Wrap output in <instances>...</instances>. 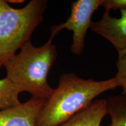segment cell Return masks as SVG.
I'll list each match as a JSON object with an SVG mask.
<instances>
[{"instance_id":"obj_1","label":"cell","mask_w":126,"mask_h":126,"mask_svg":"<svg viewBox=\"0 0 126 126\" xmlns=\"http://www.w3.org/2000/svg\"><path fill=\"white\" fill-rule=\"evenodd\" d=\"M119 86L115 77L96 81L64 74L59 85L45 100L35 126H58L89 106L102 93Z\"/></svg>"},{"instance_id":"obj_2","label":"cell","mask_w":126,"mask_h":126,"mask_svg":"<svg viewBox=\"0 0 126 126\" xmlns=\"http://www.w3.org/2000/svg\"><path fill=\"white\" fill-rule=\"evenodd\" d=\"M50 37L40 47L31 41L20 48V52L11 57L4 63L7 77L22 92L32 97L46 99L53 91L47 81L48 74L57 56V47Z\"/></svg>"},{"instance_id":"obj_3","label":"cell","mask_w":126,"mask_h":126,"mask_svg":"<svg viewBox=\"0 0 126 126\" xmlns=\"http://www.w3.org/2000/svg\"><path fill=\"white\" fill-rule=\"evenodd\" d=\"M46 0H32L22 8H14L8 1L0 0V69L16 54L43 22Z\"/></svg>"},{"instance_id":"obj_4","label":"cell","mask_w":126,"mask_h":126,"mask_svg":"<svg viewBox=\"0 0 126 126\" xmlns=\"http://www.w3.org/2000/svg\"><path fill=\"white\" fill-rule=\"evenodd\" d=\"M102 0H78L71 4V14L65 22L54 25L51 28L50 37L53 39L59 32L66 29L73 32L71 50L77 56L83 53L85 40L90 28L92 16L99 7Z\"/></svg>"},{"instance_id":"obj_5","label":"cell","mask_w":126,"mask_h":126,"mask_svg":"<svg viewBox=\"0 0 126 126\" xmlns=\"http://www.w3.org/2000/svg\"><path fill=\"white\" fill-rule=\"evenodd\" d=\"M45 101L32 97L25 103L0 110V126H35Z\"/></svg>"},{"instance_id":"obj_6","label":"cell","mask_w":126,"mask_h":126,"mask_svg":"<svg viewBox=\"0 0 126 126\" xmlns=\"http://www.w3.org/2000/svg\"><path fill=\"white\" fill-rule=\"evenodd\" d=\"M120 18L111 17L110 11L105 10L102 18L91 23L90 28L107 39L117 51L126 49V10H121Z\"/></svg>"},{"instance_id":"obj_7","label":"cell","mask_w":126,"mask_h":126,"mask_svg":"<svg viewBox=\"0 0 126 126\" xmlns=\"http://www.w3.org/2000/svg\"><path fill=\"white\" fill-rule=\"evenodd\" d=\"M108 114L107 100H94L87 108L58 126H100Z\"/></svg>"},{"instance_id":"obj_8","label":"cell","mask_w":126,"mask_h":126,"mask_svg":"<svg viewBox=\"0 0 126 126\" xmlns=\"http://www.w3.org/2000/svg\"><path fill=\"white\" fill-rule=\"evenodd\" d=\"M107 106L111 119L108 126H126V96L120 94L109 97Z\"/></svg>"},{"instance_id":"obj_9","label":"cell","mask_w":126,"mask_h":126,"mask_svg":"<svg viewBox=\"0 0 126 126\" xmlns=\"http://www.w3.org/2000/svg\"><path fill=\"white\" fill-rule=\"evenodd\" d=\"M21 93L12 82L5 78L0 79V110L11 108L21 103L19 95Z\"/></svg>"},{"instance_id":"obj_10","label":"cell","mask_w":126,"mask_h":126,"mask_svg":"<svg viewBox=\"0 0 126 126\" xmlns=\"http://www.w3.org/2000/svg\"><path fill=\"white\" fill-rule=\"evenodd\" d=\"M117 51L118 59L116 63L117 72L115 78L119 86L122 88V94L126 96V49Z\"/></svg>"},{"instance_id":"obj_11","label":"cell","mask_w":126,"mask_h":126,"mask_svg":"<svg viewBox=\"0 0 126 126\" xmlns=\"http://www.w3.org/2000/svg\"><path fill=\"white\" fill-rule=\"evenodd\" d=\"M100 7L105 10H126V0H102Z\"/></svg>"},{"instance_id":"obj_12","label":"cell","mask_w":126,"mask_h":126,"mask_svg":"<svg viewBox=\"0 0 126 126\" xmlns=\"http://www.w3.org/2000/svg\"><path fill=\"white\" fill-rule=\"evenodd\" d=\"M8 3H14V4H19V3H22L24 2L23 0H9L8 1Z\"/></svg>"}]
</instances>
